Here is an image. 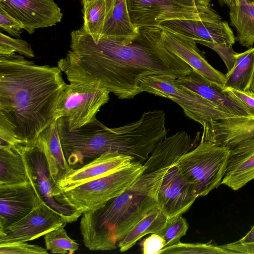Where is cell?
Instances as JSON below:
<instances>
[{
    "mask_svg": "<svg viewBox=\"0 0 254 254\" xmlns=\"http://www.w3.org/2000/svg\"><path fill=\"white\" fill-rule=\"evenodd\" d=\"M133 41L123 43L101 37L95 41L83 26L71 31L70 50L57 66L69 83L101 84L121 99L140 93L139 80L150 74L176 79L191 67L164 44L159 26L143 27Z\"/></svg>",
    "mask_w": 254,
    "mask_h": 254,
    "instance_id": "cell-1",
    "label": "cell"
},
{
    "mask_svg": "<svg viewBox=\"0 0 254 254\" xmlns=\"http://www.w3.org/2000/svg\"><path fill=\"white\" fill-rule=\"evenodd\" d=\"M66 84L58 66L39 65L16 53L0 55V147L34 143L57 120Z\"/></svg>",
    "mask_w": 254,
    "mask_h": 254,
    "instance_id": "cell-2",
    "label": "cell"
},
{
    "mask_svg": "<svg viewBox=\"0 0 254 254\" xmlns=\"http://www.w3.org/2000/svg\"><path fill=\"white\" fill-rule=\"evenodd\" d=\"M180 139L171 135L156 146L143 164V172L126 190L101 207L81 215L83 242L91 251H112L142 217L159 207L158 191L168 168L188 152Z\"/></svg>",
    "mask_w": 254,
    "mask_h": 254,
    "instance_id": "cell-3",
    "label": "cell"
},
{
    "mask_svg": "<svg viewBox=\"0 0 254 254\" xmlns=\"http://www.w3.org/2000/svg\"><path fill=\"white\" fill-rule=\"evenodd\" d=\"M230 154L228 147L200 140L177 164L197 197L204 196L221 184Z\"/></svg>",
    "mask_w": 254,
    "mask_h": 254,
    "instance_id": "cell-4",
    "label": "cell"
},
{
    "mask_svg": "<svg viewBox=\"0 0 254 254\" xmlns=\"http://www.w3.org/2000/svg\"><path fill=\"white\" fill-rule=\"evenodd\" d=\"M144 169L143 164L133 162L114 173L63 190L58 202L82 214L97 209L124 192Z\"/></svg>",
    "mask_w": 254,
    "mask_h": 254,
    "instance_id": "cell-5",
    "label": "cell"
},
{
    "mask_svg": "<svg viewBox=\"0 0 254 254\" xmlns=\"http://www.w3.org/2000/svg\"><path fill=\"white\" fill-rule=\"evenodd\" d=\"M170 75L156 73L139 80L141 93L146 92L168 98L183 109L185 115L202 126L209 121L236 117L221 111L214 104L195 93L177 84Z\"/></svg>",
    "mask_w": 254,
    "mask_h": 254,
    "instance_id": "cell-6",
    "label": "cell"
},
{
    "mask_svg": "<svg viewBox=\"0 0 254 254\" xmlns=\"http://www.w3.org/2000/svg\"><path fill=\"white\" fill-rule=\"evenodd\" d=\"M110 92L101 84L69 83L62 91L55 118H62L68 129L74 130L94 118L109 100Z\"/></svg>",
    "mask_w": 254,
    "mask_h": 254,
    "instance_id": "cell-7",
    "label": "cell"
},
{
    "mask_svg": "<svg viewBox=\"0 0 254 254\" xmlns=\"http://www.w3.org/2000/svg\"><path fill=\"white\" fill-rule=\"evenodd\" d=\"M126 3L131 21L138 28L158 26L172 19L221 20L211 6H188L175 0H126Z\"/></svg>",
    "mask_w": 254,
    "mask_h": 254,
    "instance_id": "cell-8",
    "label": "cell"
},
{
    "mask_svg": "<svg viewBox=\"0 0 254 254\" xmlns=\"http://www.w3.org/2000/svg\"><path fill=\"white\" fill-rule=\"evenodd\" d=\"M19 145L26 162L29 180L32 181L45 202L65 218L68 223L76 221L82 214L58 202L63 190L51 173L40 139L38 138L31 144Z\"/></svg>",
    "mask_w": 254,
    "mask_h": 254,
    "instance_id": "cell-9",
    "label": "cell"
},
{
    "mask_svg": "<svg viewBox=\"0 0 254 254\" xmlns=\"http://www.w3.org/2000/svg\"><path fill=\"white\" fill-rule=\"evenodd\" d=\"M68 223L65 218L43 202L20 220L0 230V244L33 240Z\"/></svg>",
    "mask_w": 254,
    "mask_h": 254,
    "instance_id": "cell-10",
    "label": "cell"
},
{
    "mask_svg": "<svg viewBox=\"0 0 254 254\" xmlns=\"http://www.w3.org/2000/svg\"><path fill=\"white\" fill-rule=\"evenodd\" d=\"M0 7L21 22L30 34L56 25L63 17L54 0H0Z\"/></svg>",
    "mask_w": 254,
    "mask_h": 254,
    "instance_id": "cell-11",
    "label": "cell"
},
{
    "mask_svg": "<svg viewBox=\"0 0 254 254\" xmlns=\"http://www.w3.org/2000/svg\"><path fill=\"white\" fill-rule=\"evenodd\" d=\"M29 180L20 184L0 185V231L45 202L32 181Z\"/></svg>",
    "mask_w": 254,
    "mask_h": 254,
    "instance_id": "cell-12",
    "label": "cell"
},
{
    "mask_svg": "<svg viewBox=\"0 0 254 254\" xmlns=\"http://www.w3.org/2000/svg\"><path fill=\"white\" fill-rule=\"evenodd\" d=\"M177 161L167 169L158 194L159 207L168 219L185 213L198 198L180 170Z\"/></svg>",
    "mask_w": 254,
    "mask_h": 254,
    "instance_id": "cell-13",
    "label": "cell"
},
{
    "mask_svg": "<svg viewBox=\"0 0 254 254\" xmlns=\"http://www.w3.org/2000/svg\"><path fill=\"white\" fill-rule=\"evenodd\" d=\"M160 27L162 29V40L167 49L187 63L193 70L223 89L225 75L208 63L193 39Z\"/></svg>",
    "mask_w": 254,
    "mask_h": 254,
    "instance_id": "cell-14",
    "label": "cell"
},
{
    "mask_svg": "<svg viewBox=\"0 0 254 254\" xmlns=\"http://www.w3.org/2000/svg\"><path fill=\"white\" fill-rule=\"evenodd\" d=\"M201 140L231 149L239 144L254 140V117L236 116L204 124Z\"/></svg>",
    "mask_w": 254,
    "mask_h": 254,
    "instance_id": "cell-15",
    "label": "cell"
},
{
    "mask_svg": "<svg viewBox=\"0 0 254 254\" xmlns=\"http://www.w3.org/2000/svg\"><path fill=\"white\" fill-rule=\"evenodd\" d=\"M193 39L232 46L235 37L227 21L207 19H172L159 26Z\"/></svg>",
    "mask_w": 254,
    "mask_h": 254,
    "instance_id": "cell-16",
    "label": "cell"
},
{
    "mask_svg": "<svg viewBox=\"0 0 254 254\" xmlns=\"http://www.w3.org/2000/svg\"><path fill=\"white\" fill-rule=\"evenodd\" d=\"M133 162L130 156L105 153L79 168L72 169L58 184L64 190L123 169Z\"/></svg>",
    "mask_w": 254,
    "mask_h": 254,
    "instance_id": "cell-17",
    "label": "cell"
},
{
    "mask_svg": "<svg viewBox=\"0 0 254 254\" xmlns=\"http://www.w3.org/2000/svg\"><path fill=\"white\" fill-rule=\"evenodd\" d=\"M175 81L208 100L222 112L235 116H249L241 103L192 69L190 73Z\"/></svg>",
    "mask_w": 254,
    "mask_h": 254,
    "instance_id": "cell-18",
    "label": "cell"
},
{
    "mask_svg": "<svg viewBox=\"0 0 254 254\" xmlns=\"http://www.w3.org/2000/svg\"><path fill=\"white\" fill-rule=\"evenodd\" d=\"M254 179V140L230 149L221 184L237 190Z\"/></svg>",
    "mask_w": 254,
    "mask_h": 254,
    "instance_id": "cell-19",
    "label": "cell"
},
{
    "mask_svg": "<svg viewBox=\"0 0 254 254\" xmlns=\"http://www.w3.org/2000/svg\"><path fill=\"white\" fill-rule=\"evenodd\" d=\"M41 141L51 173L57 182L72 168L67 162L61 143L57 120L38 137Z\"/></svg>",
    "mask_w": 254,
    "mask_h": 254,
    "instance_id": "cell-20",
    "label": "cell"
},
{
    "mask_svg": "<svg viewBox=\"0 0 254 254\" xmlns=\"http://www.w3.org/2000/svg\"><path fill=\"white\" fill-rule=\"evenodd\" d=\"M30 181L26 162L19 144L0 147V185Z\"/></svg>",
    "mask_w": 254,
    "mask_h": 254,
    "instance_id": "cell-21",
    "label": "cell"
},
{
    "mask_svg": "<svg viewBox=\"0 0 254 254\" xmlns=\"http://www.w3.org/2000/svg\"><path fill=\"white\" fill-rule=\"evenodd\" d=\"M139 34V29L133 25L130 18L126 0H116L112 15L105 24L101 38L127 43L134 40Z\"/></svg>",
    "mask_w": 254,
    "mask_h": 254,
    "instance_id": "cell-22",
    "label": "cell"
},
{
    "mask_svg": "<svg viewBox=\"0 0 254 254\" xmlns=\"http://www.w3.org/2000/svg\"><path fill=\"white\" fill-rule=\"evenodd\" d=\"M116 0H82L83 27L96 42L101 38L104 27L111 18Z\"/></svg>",
    "mask_w": 254,
    "mask_h": 254,
    "instance_id": "cell-23",
    "label": "cell"
},
{
    "mask_svg": "<svg viewBox=\"0 0 254 254\" xmlns=\"http://www.w3.org/2000/svg\"><path fill=\"white\" fill-rule=\"evenodd\" d=\"M231 25L237 31L236 41L248 48L254 44V4L246 0H236L230 7Z\"/></svg>",
    "mask_w": 254,
    "mask_h": 254,
    "instance_id": "cell-24",
    "label": "cell"
},
{
    "mask_svg": "<svg viewBox=\"0 0 254 254\" xmlns=\"http://www.w3.org/2000/svg\"><path fill=\"white\" fill-rule=\"evenodd\" d=\"M167 217L159 207L150 211L137 222L118 243L121 252L127 251L144 236L158 233L164 227Z\"/></svg>",
    "mask_w": 254,
    "mask_h": 254,
    "instance_id": "cell-25",
    "label": "cell"
},
{
    "mask_svg": "<svg viewBox=\"0 0 254 254\" xmlns=\"http://www.w3.org/2000/svg\"><path fill=\"white\" fill-rule=\"evenodd\" d=\"M254 72V48L236 54L232 69L225 75L224 89L231 88L240 91L249 90Z\"/></svg>",
    "mask_w": 254,
    "mask_h": 254,
    "instance_id": "cell-26",
    "label": "cell"
},
{
    "mask_svg": "<svg viewBox=\"0 0 254 254\" xmlns=\"http://www.w3.org/2000/svg\"><path fill=\"white\" fill-rule=\"evenodd\" d=\"M66 224L48 232L44 235L47 250L52 254H73L79 248V244L70 238L64 229Z\"/></svg>",
    "mask_w": 254,
    "mask_h": 254,
    "instance_id": "cell-27",
    "label": "cell"
},
{
    "mask_svg": "<svg viewBox=\"0 0 254 254\" xmlns=\"http://www.w3.org/2000/svg\"><path fill=\"white\" fill-rule=\"evenodd\" d=\"M231 254L221 246L207 243H183L166 247L159 254Z\"/></svg>",
    "mask_w": 254,
    "mask_h": 254,
    "instance_id": "cell-28",
    "label": "cell"
},
{
    "mask_svg": "<svg viewBox=\"0 0 254 254\" xmlns=\"http://www.w3.org/2000/svg\"><path fill=\"white\" fill-rule=\"evenodd\" d=\"M189 227L187 220L182 215H179L168 219L163 228L157 234L164 239L166 247L171 246L180 242Z\"/></svg>",
    "mask_w": 254,
    "mask_h": 254,
    "instance_id": "cell-29",
    "label": "cell"
},
{
    "mask_svg": "<svg viewBox=\"0 0 254 254\" xmlns=\"http://www.w3.org/2000/svg\"><path fill=\"white\" fill-rule=\"evenodd\" d=\"M18 53L26 57H34V53L31 46L26 41L16 39L0 33V55H7Z\"/></svg>",
    "mask_w": 254,
    "mask_h": 254,
    "instance_id": "cell-30",
    "label": "cell"
},
{
    "mask_svg": "<svg viewBox=\"0 0 254 254\" xmlns=\"http://www.w3.org/2000/svg\"><path fill=\"white\" fill-rule=\"evenodd\" d=\"M0 254H47V250L25 242L0 244Z\"/></svg>",
    "mask_w": 254,
    "mask_h": 254,
    "instance_id": "cell-31",
    "label": "cell"
},
{
    "mask_svg": "<svg viewBox=\"0 0 254 254\" xmlns=\"http://www.w3.org/2000/svg\"><path fill=\"white\" fill-rule=\"evenodd\" d=\"M194 41L196 43L205 46L216 52L224 63L227 71L230 70L234 65L237 53L233 50L232 46H229L202 39H196Z\"/></svg>",
    "mask_w": 254,
    "mask_h": 254,
    "instance_id": "cell-32",
    "label": "cell"
},
{
    "mask_svg": "<svg viewBox=\"0 0 254 254\" xmlns=\"http://www.w3.org/2000/svg\"><path fill=\"white\" fill-rule=\"evenodd\" d=\"M0 28L11 36L19 37L23 25L0 7Z\"/></svg>",
    "mask_w": 254,
    "mask_h": 254,
    "instance_id": "cell-33",
    "label": "cell"
},
{
    "mask_svg": "<svg viewBox=\"0 0 254 254\" xmlns=\"http://www.w3.org/2000/svg\"><path fill=\"white\" fill-rule=\"evenodd\" d=\"M241 103L247 109L249 116L254 117V93L250 91H240L231 88L223 89Z\"/></svg>",
    "mask_w": 254,
    "mask_h": 254,
    "instance_id": "cell-34",
    "label": "cell"
},
{
    "mask_svg": "<svg viewBox=\"0 0 254 254\" xmlns=\"http://www.w3.org/2000/svg\"><path fill=\"white\" fill-rule=\"evenodd\" d=\"M164 239L157 233L151 234L142 243V251L143 254H159L165 247Z\"/></svg>",
    "mask_w": 254,
    "mask_h": 254,
    "instance_id": "cell-35",
    "label": "cell"
},
{
    "mask_svg": "<svg viewBox=\"0 0 254 254\" xmlns=\"http://www.w3.org/2000/svg\"><path fill=\"white\" fill-rule=\"evenodd\" d=\"M180 3L192 7H210L211 0H175Z\"/></svg>",
    "mask_w": 254,
    "mask_h": 254,
    "instance_id": "cell-36",
    "label": "cell"
},
{
    "mask_svg": "<svg viewBox=\"0 0 254 254\" xmlns=\"http://www.w3.org/2000/svg\"><path fill=\"white\" fill-rule=\"evenodd\" d=\"M235 243L238 244L254 243V226L244 237Z\"/></svg>",
    "mask_w": 254,
    "mask_h": 254,
    "instance_id": "cell-37",
    "label": "cell"
},
{
    "mask_svg": "<svg viewBox=\"0 0 254 254\" xmlns=\"http://www.w3.org/2000/svg\"><path fill=\"white\" fill-rule=\"evenodd\" d=\"M236 0H218L220 5L225 4L229 7L232 6L235 3Z\"/></svg>",
    "mask_w": 254,
    "mask_h": 254,
    "instance_id": "cell-38",
    "label": "cell"
},
{
    "mask_svg": "<svg viewBox=\"0 0 254 254\" xmlns=\"http://www.w3.org/2000/svg\"><path fill=\"white\" fill-rule=\"evenodd\" d=\"M249 90L254 93V72Z\"/></svg>",
    "mask_w": 254,
    "mask_h": 254,
    "instance_id": "cell-39",
    "label": "cell"
},
{
    "mask_svg": "<svg viewBox=\"0 0 254 254\" xmlns=\"http://www.w3.org/2000/svg\"><path fill=\"white\" fill-rule=\"evenodd\" d=\"M248 2L254 4V0H246Z\"/></svg>",
    "mask_w": 254,
    "mask_h": 254,
    "instance_id": "cell-40",
    "label": "cell"
}]
</instances>
